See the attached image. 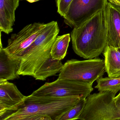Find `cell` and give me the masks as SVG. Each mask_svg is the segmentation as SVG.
<instances>
[{
  "mask_svg": "<svg viewBox=\"0 0 120 120\" xmlns=\"http://www.w3.org/2000/svg\"><path fill=\"white\" fill-rule=\"evenodd\" d=\"M60 31L58 22L47 23L41 34L22 54L19 75L44 80L60 73L63 66L51 54V47Z\"/></svg>",
  "mask_w": 120,
  "mask_h": 120,
  "instance_id": "1",
  "label": "cell"
},
{
  "mask_svg": "<svg viewBox=\"0 0 120 120\" xmlns=\"http://www.w3.org/2000/svg\"><path fill=\"white\" fill-rule=\"evenodd\" d=\"M73 50L84 59L96 58L107 45V34L104 6L70 34Z\"/></svg>",
  "mask_w": 120,
  "mask_h": 120,
  "instance_id": "2",
  "label": "cell"
},
{
  "mask_svg": "<svg viewBox=\"0 0 120 120\" xmlns=\"http://www.w3.org/2000/svg\"><path fill=\"white\" fill-rule=\"evenodd\" d=\"M81 99L77 97L55 98L30 95L26 96L19 105L0 116V120H10L29 114L47 116L52 120H56Z\"/></svg>",
  "mask_w": 120,
  "mask_h": 120,
  "instance_id": "3",
  "label": "cell"
},
{
  "mask_svg": "<svg viewBox=\"0 0 120 120\" xmlns=\"http://www.w3.org/2000/svg\"><path fill=\"white\" fill-rule=\"evenodd\" d=\"M116 94L99 92L90 94L86 99L84 108L79 116L80 120H113L120 119V108L114 101Z\"/></svg>",
  "mask_w": 120,
  "mask_h": 120,
  "instance_id": "4",
  "label": "cell"
},
{
  "mask_svg": "<svg viewBox=\"0 0 120 120\" xmlns=\"http://www.w3.org/2000/svg\"><path fill=\"white\" fill-rule=\"evenodd\" d=\"M106 72L105 60L99 58L80 60L72 59L63 64L58 78L93 83Z\"/></svg>",
  "mask_w": 120,
  "mask_h": 120,
  "instance_id": "5",
  "label": "cell"
},
{
  "mask_svg": "<svg viewBox=\"0 0 120 120\" xmlns=\"http://www.w3.org/2000/svg\"><path fill=\"white\" fill-rule=\"evenodd\" d=\"M92 85L87 82L58 78L52 82H46L31 95L55 98L77 97L86 99L93 90Z\"/></svg>",
  "mask_w": 120,
  "mask_h": 120,
  "instance_id": "6",
  "label": "cell"
},
{
  "mask_svg": "<svg viewBox=\"0 0 120 120\" xmlns=\"http://www.w3.org/2000/svg\"><path fill=\"white\" fill-rule=\"evenodd\" d=\"M108 0H73L63 17L71 28L77 27L103 9Z\"/></svg>",
  "mask_w": 120,
  "mask_h": 120,
  "instance_id": "7",
  "label": "cell"
},
{
  "mask_svg": "<svg viewBox=\"0 0 120 120\" xmlns=\"http://www.w3.org/2000/svg\"><path fill=\"white\" fill-rule=\"evenodd\" d=\"M46 25L35 22L27 25L17 34L11 35L4 49L11 57L21 59L23 52L41 34Z\"/></svg>",
  "mask_w": 120,
  "mask_h": 120,
  "instance_id": "8",
  "label": "cell"
},
{
  "mask_svg": "<svg viewBox=\"0 0 120 120\" xmlns=\"http://www.w3.org/2000/svg\"><path fill=\"white\" fill-rule=\"evenodd\" d=\"M107 27V45L120 48V11L107 0L104 6Z\"/></svg>",
  "mask_w": 120,
  "mask_h": 120,
  "instance_id": "9",
  "label": "cell"
},
{
  "mask_svg": "<svg viewBox=\"0 0 120 120\" xmlns=\"http://www.w3.org/2000/svg\"><path fill=\"white\" fill-rule=\"evenodd\" d=\"M25 97L14 84L0 82V116L19 105Z\"/></svg>",
  "mask_w": 120,
  "mask_h": 120,
  "instance_id": "10",
  "label": "cell"
},
{
  "mask_svg": "<svg viewBox=\"0 0 120 120\" xmlns=\"http://www.w3.org/2000/svg\"><path fill=\"white\" fill-rule=\"evenodd\" d=\"M0 48V82L13 80L19 78L21 59L10 56L2 46Z\"/></svg>",
  "mask_w": 120,
  "mask_h": 120,
  "instance_id": "11",
  "label": "cell"
},
{
  "mask_svg": "<svg viewBox=\"0 0 120 120\" xmlns=\"http://www.w3.org/2000/svg\"><path fill=\"white\" fill-rule=\"evenodd\" d=\"M19 0H0V31L7 34L12 32L15 21V12Z\"/></svg>",
  "mask_w": 120,
  "mask_h": 120,
  "instance_id": "12",
  "label": "cell"
},
{
  "mask_svg": "<svg viewBox=\"0 0 120 120\" xmlns=\"http://www.w3.org/2000/svg\"><path fill=\"white\" fill-rule=\"evenodd\" d=\"M106 72L110 78L120 77V48L106 45L103 52Z\"/></svg>",
  "mask_w": 120,
  "mask_h": 120,
  "instance_id": "13",
  "label": "cell"
},
{
  "mask_svg": "<svg viewBox=\"0 0 120 120\" xmlns=\"http://www.w3.org/2000/svg\"><path fill=\"white\" fill-rule=\"evenodd\" d=\"M70 41V34L57 37L51 50V56L54 59L61 61L65 57Z\"/></svg>",
  "mask_w": 120,
  "mask_h": 120,
  "instance_id": "14",
  "label": "cell"
},
{
  "mask_svg": "<svg viewBox=\"0 0 120 120\" xmlns=\"http://www.w3.org/2000/svg\"><path fill=\"white\" fill-rule=\"evenodd\" d=\"M97 81V85L95 87L99 92H111L116 94L120 91V77H101Z\"/></svg>",
  "mask_w": 120,
  "mask_h": 120,
  "instance_id": "15",
  "label": "cell"
},
{
  "mask_svg": "<svg viewBox=\"0 0 120 120\" xmlns=\"http://www.w3.org/2000/svg\"><path fill=\"white\" fill-rule=\"evenodd\" d=\"M86 103V99H80L75 105L63 113L56 120H78Z\"/></svg>",
  "mask_w": 120,
  "mask_h": 120,
  "instance_id": "16",
  "label": "cell"
},
{
  "mask_svg": "<svg viewBox=\"0 0 120 120\" xmlns=\"http://www.w3.org/2000/svg\"><path fill=\"white\" fill-rule=\"evenodd\" d=\"M58 12L63 17L73 0H55Z\"/></svg>",
  "mask_w": 120,
  "mask_h": 120,
  "instance_id": "17",
  "label": "cell"
},
{
  "mask_svg": "<svg viewBox=\"0 0 120 120\" xmlns=\"http://www.w3.org/2000/svg\"><path fill=\"white\" fill-rule=\"evenodd\" d=\"M10 120H52L47 116L29 114L19 116Z\"/></svg>",
  "mask_w": 120,
  "mask_h": 120,
  "instance_id": "18",
  "label": "cell"
},
{
  "mask_svg": "<svg viewBox=\"0 0 120 120\" xmlns=\"http://www.w3.org/2000/svg\"><path fill=\"white\" fill-rule=\"evenodd\" d=\"M115 104L118 108H120V91L119 94L114 98Z\"/></svg>",
  "mask_w": 120,
  "mask_h": 120,
  "instance_id": "19",
  "label": "cell"
},
{
  "mask_svg": "<svg viewBox=\"0 0 120 120\" xmlns=\"http://www.w3.org/2000/svg\"><path fill=\"white\" fill-rule=\"evenodd\" d=\"M114 5L120 6V0H108Z\"/></svg>",
  "mask_w": 120,
  "mask_h": 120,
  "instance_id": "20",
  "label": "cell"
},
{
  "mask_svg": "<svg viewBox=\"0 0 120 120\" xmlns=\"http://www.w3.org/2000/svg\"><path fill=\"white\" fill-rule=\"evenodd\" d=\"M26 0L28 1V2H29V3H32L38 1L40 0Z\"/></svg>",
  "mask_w": 120,
  "mask_h": 120,
  "instance_id": "21",
  "label": "cell"
},
{
  "mask_svg": "<svg viewBox=\"0 0 120 120\" xmlns=\"http://www.w3.org/2000/svg\"><path fill=\"white\" fill-rule=\"evenodd\" d=\"M115 5V6H116V7H117V8L118 9V10H119L120 11V6H118L116 5Z\"/></svg>",
  "mask_w": 120,
  "mask_h": 120,
  "instance_id": "22",
  "label": "cell"
},
{
  "mask_svg": "<svg viewBox=\"0 0 120 120\" xmlns=\"http://www.w3.org/2000/svg\"><path fill=\"white\" fill-rule=\"evenodd\" d=\"M120 120V119H117V120Z\"/></svg>",
  "mask_w": 120,
  "mask_h": 120,
  "instance_id": "23",
  "label": "cell"
},
{
  "mask_svg": "<svg viewBox=\"0 0 120 120\" xmlns=\"http://www.w3.org/2000/svg\"><path fill=\"white\" fill-rule=\"evenodd\" d=\"M19 0L22 1V0Z\"/></svg>",
  "mask_w": 120,
  "mask_h": 120,
  "instance_id": "24",
  "label": "cell"
}]
</instances>
